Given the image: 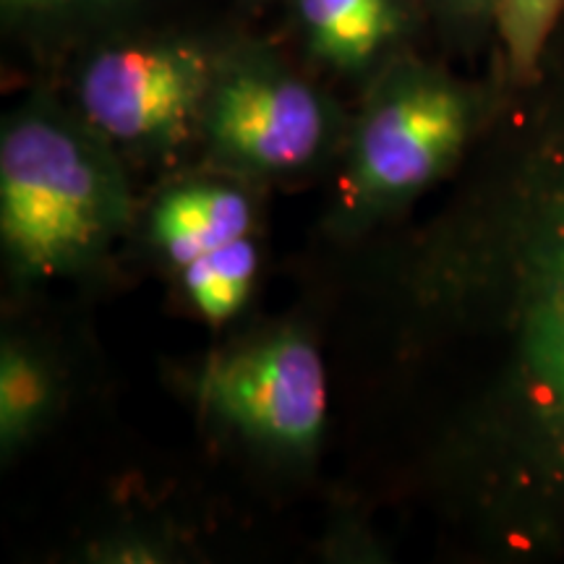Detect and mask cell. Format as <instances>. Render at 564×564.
I'll use <instances>...</instances> for the list:
<instances>
[{
  "mask_svg": "<svg viewBox=\"0 0 564 564\" xmlns=\"http://www.w3.org/2000/svg\"><path fill=\"white\" fill-rule=\"evenodd\" d=\"M207 89V58L194 47L126 45L89 61L79 97L97 129L139 141L178 131Z\"/></svg>",
  "mask_w": 564,
  "mask_h": 564,
  "instance_id": "5b68a950",
  "label": "cell"
},
{
  "mask_svg": "<svg viewBox=\"0 0 564 564\" xmlns=\"http://www.w3.org/2000/svg\"><path fill=\"white\" fill-rule=\"evenodd\" d=\"M116 178L74 131L26 116L0 139V232L26 274H55L95 253L118 220Z\"/></svg>",
  "mask_w": 564,
  "mask_h": 564,
  "instance_id": "7a4b0ae2",
  "label": "cell"
},
{
  "mask_svg": "<svg viewBox=\"0 0 564 564\" xmlns=\"http://www.w3.org/2000/svg\"><path fill=\"white\" fill-rule=\"evenodd\" d=\"M465 6H484V3H497V0H460Z\"/></svg>",
  "mask_w": 564,
  "mask_h": 564,
  "instance_id": "7c38bea8",
  "label": "cell"
},
{
  "mask_svg": "<svg viewBox=\"0 0 564 564\" xmlns=\"http://www.w3.org/2000/svg\"><path fill=\"white\" fill-rule=\"evenodd\" d=\"M560 6L562 0H497L499 24L518 74L535 66Z\"/></svg>",
  "mask_w": 564,
  "mask_h": 564,
  "instance_id": "8fae6325",
  "label": "cell"
},
{
  "mask_svg": "<svg viewBox=\"0 0 564 564\" xmlns=\"http://www.w3.org/2000/svg\"><path fill=\"white\" fill-rule=\"evenodd\" d=\"M251 207L241 192L223 186H188L167 194L152 217L160 249L186 267L249 232Z\"/></svg>",
  "mask_w": 564,
  "mask_h": 564,
  "instance_id": "52a82bcc",
  "label": "cell"
},
{
  "mask_svg": "<svg viewBox=\"0 0 564 564\" xmlns=\"http://www.w3.org/2000/svg\"><path fill=\"white\" fill-rule=\"evenodd\" d=\"M47 387L45 371L34 361L30 352L19 348H3L0 358V434H3V447L19 442L40 413L45 411Z\"/></svg>",
  "mask_w": 564,
  "mask_h": 564,
  "instance_id": "30bf717a",
  "label": "cell"
},
{
  "mask_svg": "<svg viewBox=\"0 0 564 564\" xmlns=\"http://www.w3.org/2000/svg\"><path fill=\"white\" fill-rule=\"evenodd\" d=\"M257 264V246L243 236L183 267L186 291L204 319L225 322L243 306Z\"/></svg>",
  "mask_w": 564,
  "mask_h": 564,
  "instance_id": "9c48e42d",
  "label": "cell"
},
{
  "mask_svg": "<svg viewBox=\"0 0 564 564\" xmlns=\"http://www.w3.org/2000/svg\"><path fill=\"white\" fill-rule=\"evenodd\" d=\"M308 40L322 58L358 68L398 32L392 0H299Z\"/></svg>",
  "mask_w": 564,
  "mask_h": 564,
  "instance_id": "ba28073f",
  "label": "cell"
},
{
  "mask_svg": "<svg viewBox=\"0 0 564 564\" xmlns=\"http://www.w3.org/2000/svg\"><path fill=\"white\" fill-rule=\"evenodd\" d=\"M327 116L306 84L238 68L212 89L207 131L217 154L251 171H293L319 152Z\"/></svg>",
  "mask_w": 564,
  "mask_h": 564,
  "instance_id": "8992f818",
  "label": "cell"
},
{
  "mask_svg": "<svg viewBox=\"0 0 564 564\" xmlns=\"http://www.w3.org/2000/svg\"><path fill=\"white\" fill-rule=\"evenodd\" d=\"M398 333L463 316L494 324L502 364L468 449L486 491L564 502V131L525 154L481 220L440 225L394 262Z\"/></svg>",
  "mask_w": 564,
  "mask_h": 564,
  "instance_id": "6da1fadb",
  "label": "cell"
},
{
  "mask_svg": "<svg viewBox=\"0 0 564 564\" xmlns=\"http://www.w3.org/2000/svg\"><path fill=\"white\" fill-rule=\"evenodd\" d=\"M468 129L463 97L432 76H405L366 112L352 152V186L364 204L408 199L444 171Z\"/></svg>",
  "mask_w": 564,
  "mask_h": 564,
  "instance_id": "277c9868",
  "label": "cell"
},
{
  "mask_svg": "<svg viewBox=\"0 0 564 564\" xmlns=\"http://www.w3.org/2000/svg\"><path fill=\"white\" fill-rule=\"evenodd\" d=\"M207 405L249 440L306 453L327 415L319 350L299 333H278L215 361L204 373Z\"/></svg>",
  "mask_w": 564,
  "mask_h": 564,
  "instance_id": "3957f363",
  "label": "cell"
},
{
  "mask_svg": "<svg viewBox=\"0 0 564 564\" xmlns=\"http://www.w3.org/2000/svg\"><path fill=\"white\" fill-rule=\"evenodd\" d=\"M13 3H53V0H13Z\"/></svg>",
  "mask_w": 564,
  "mask_h": 564,
  "instance_id": "4fadbf2b",
  "label": "cell"
}]
</instances>
